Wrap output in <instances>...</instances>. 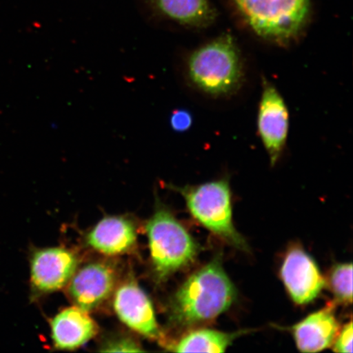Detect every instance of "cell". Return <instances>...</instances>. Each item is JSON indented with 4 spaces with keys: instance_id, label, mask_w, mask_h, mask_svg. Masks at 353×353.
Instances as JSON below:
<instances>
[{
    "instance_id": "cell-1",
    "label": "cell",
    "mask_w": 353,
    "mask_h": 353,
    "mask_svg": "<svg viewBox=\"0 0 353 353\" xmlns=\"http://www.w3.org/2000/svg\"><path fill=\"white\" fill-rule=\"evenodd\" d=\"M236 297L235 286L215 258L180 287L172 302V316L183 326L204 323L228 311Z\"/></svg>"
},
{
    "instance_id": "cell-2",
    "label": "cell",
    "mask_w": 353,
    "mask_h": 353,
    "mask_svg": "<svg viewBox=\"0 0 353 353\" xmlns=\"http://www.w3.org/2000/svg\"><path fill=\"white\" fill-rule=\"evenodd\" d=\"M187 72L199 90L211 96H226L241 85L244 70L241 57L230 34L214 39L189 56Z\"/></svg>"
},
{
    "instance_id": "cell-3",
    "label": "cell",
    "mask_w": 353,
    "mask_h": 353,
    "mask_svg": "<svg viewBox=\"0 0 353 353\" xmlns=\"http://www.w3.org/2000/svg\"><path fill=\"white\" fill-rule=\"evenodd\" d=\"M243 21L268 41L285 46L303 32L310 14L309 0H232Z\"/></svg>"
},
{
    "instance_id": "cell-4",
    "label": "cell",
    "mask_w": 353,
    "mask_h": 353,
    "mask_svg": "<svg viewBox=\"0 0 353 353\" xmlns=\"http://www.w3.org/2000/svg\"><path fill=\"white\" fill-rule=\"evenodd\" d=\"M145 229L154 270L159 279H165L196 259L200 250L197 243L169 211H157Z\"/></svg>"
},
{
    "instance_id": "cell-5",
    "label": "cell",
    "mask_w": 353,
    "mask_h": 353,
    "mask_svg": "<svg viewBox=\"0 0 353 353\" xmlns=\"http://www.w3.org/2000/svg\"><path fill=\"white\" fill-rule=\"evenodd\" d=\"M180 191L190 213L202 226L228 244L241 250H248L244 238L233 225L231 190L228 180L214 181Z\"/></svg>"
},
{
    "instance_id": "cell-6",
    "label": "cell",
    "mask_w": 353,
    "mask_h": 353,
    "mask_svg": "<svg viewBox=\"0 0 353 353\" xmlns=\"http://www.w3.org/2000/svg\"><path fill=\"white\" fill-rule=\"evenodd\" d=\"M258 130L272 165L283 152L289 132V112L280 92L263 79V92L258 113Z\"/></svg>"
},
{
    "instance_id": "cell-7",
    "label": "cell",
    "mask_w": 353,
    "mask_h": 353,
    "mask_svg": "<svg viewBox=\"0 0 353 353\" xmlns=\"http://www.w3.org/2000/svg\"><path fill=\"white\" fill-rule=\"evenodd\" d=\"M281 276L290 297L298 304L313 301L325 286L314 260L299 248L290 250L285 256Z\"/></svg>"
},
{
    "instance_id": "cell-8",
    "label": "cell",
    "mask_w": 353,
    "mask_h": 353,
    "mask_svg": "<svg viewBox=\"0 0 353 353\" xmlns=\"http://www.w3.org/2000/svg\"><path fill=\"white\" fill-rule=\"evenodd\" d=\"M77 259L63 248L41 250L30 261V281L38 292H52L63 288L76 272Z\"/></svg>"
},
{
    "instance_id": "cell-9",
    "label": "cell",
    "mask_w": 353,
    "mask_h": 353,
    "mask_svg": "<svg viewBox=\"0 0 353 353\" xmlns=\"http://www.w3.org/2000/svg\"><path fill=\"white\" fill-rule=\"evenodd\" d=\"M114 308L119 319L132 330L145 337H161L151 300L135 282H127L118 289Z\"/></svg>"
},
{
    "instance_id": "cell-10",
    "label": "cell",
    "mask_w": 353,
    "mask_h": 353,
    "mask_svg": "<svg viewBox=\"0 0 353 353\" xmlns=\"http://www.w3.org/2000/svg\"><path fill=\"white\" fill-rule=\"evenodd\" d=\"M116 277L112 265L88 264L72 277L69 294L78 307L90 312L110 296L116 284Z\"/></svg>"
},
{
    "instance_id": "cell-11",
    "label": "cell",
    "mask_w": 353,
    "mask_h": 353,
    "mask_svg": "<svg viewBox=\"0 0 353 353\" xmlns=\"http://www.w3.org/2000/svg\"><path fill=\"white\" fill-rule=\"evenodd\" d=\"M339 329L332 306L312 313L291 328L297 347L303 352H317L330 347Z\"/></svg>"
},
{
    "instance_id": "cell-12",
    "label": "cell",
    "mask_w": 353,
    "mask_h": 353,
    "mask_svg": "<svg viewBox=\"0 0 353 353\" xmlns=\"http://www.w3.org/2000/svg\"><path fill=\"white\" fill-rule=\"evenodd\" d=\"M97 333L94 320L81 308H66L52 321V339L61 350H74L79 347Z\"/></svg>"
},
{
    "instance_id": "cell-13",
    "label": "cell",
    "mask_w": 353,
    "mask_h": 353,
    "mask_svg": "<svg viewBox=\"0 0 353 353\" xmlns=\"http://www.w3.org/2000/svg\"><path fill=\"white\" fill-rule=\"evenodd\" d=\"M88 244L99 252L117 255L128 252L136 244V232L130 221L108 217L96 225L87 237Z\"/></svg>"
},
{
    "instance_id": "cell-14",
    "label": "cell",
    "mask_w": 353,
    "mask_h": 353,
    "mask_svg": "<svg viewBox=\"0 0 353 353\" xmlns=\"http://www.w3.org/2000/svg\"><path fill=\"white\" fill-rule=\"evenodd\" d=\"M152 3L166 19L189 28H206L217 15L209 0H152Z\"/></svg>"
},
{
    "instance_id": "cell-15",
    "label": "cell",
    "mask_w": 353,
    "mask_h": 353,
    "mask_svg": "<svg viewBox=\"0 0 353 353\" xmlns=\"http://www.w3.org/2000/svg\"><path fill=\"white\" fill-rule=\"evenodd\" d=\"M241 334H243L242 331L230 334L208 329L194 330L174 344V351L176 352H223Z\"/></svg>"
},
{
    "instance_id": "cell-16",
    "label": "cell",
    "mask_w": 353,
    "mask_h": 353,
    "mask_svg": "<svg viewBox=\"0 0 353 353\" xmlns=\"http://www.w3.org/2000/svg\"><path fill=\"white\" fill-rule=\"evenodd\" d=\"M330 283L339 301L351 303L352 301V263L337 265L331 272Z\"/></svg>"
},
{
    "instance_id": "cell-17",
    "label": "cell",
    "mask_w": 353,
    "mask_h": 353,
    "mask_svg": "<svg viewBox=\"0 0 353 353\" xmlns=\"http://www.w3.org/2000/svg\"><path fill=\"white\" fill-rule=\"evenodd\" d=\"M193 123V117L189 110L176 109L170 114V123L175 132H183L190 130Z\"/></svg>"
},
{
    "instance_id": "cell-18",
    "label": "cell",
    "mask_w": 353,
    "mask_h": 353,
    "mask_svg": "<svg viewBox=\"0 0 353 353\" xmlns=\"http://www.w3.org/2000/svg\"><path fill=\"white\" fill-rule=\"evenodd\" d=\"M352 322L343 326L334 341V351L336 352H352Z\"/></svg>"
},
{
    "instance_id": "cell-19",
    "label": "cell",
    "mask_w": 353,
    "mask_h": 353,
    "mask_svg": "<svg viewBox=\"0 0 353 353\" xmlns=\"http://www.w3.org/2000/svg\"><path fill=\"white\" fill-rule=\"evenodd\" d=\"M103 352H143V350L129 339H119L104 346Z\"/></svg>"
}]
</instances>
